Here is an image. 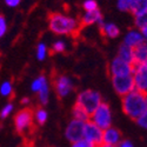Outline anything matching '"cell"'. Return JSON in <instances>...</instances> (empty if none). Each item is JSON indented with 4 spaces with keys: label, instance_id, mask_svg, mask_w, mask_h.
Here are the masks:
<instances>
[{
    "label": "cell",
    "instance_id": "cell-33",
    "mask_svg": "<svg viewBox=\"0 0 147 147\" xmlns=\"http://www.w3.org/2000/svg\"><path fill=\"white\" fill-rule=\"evenodd\" d=\"M118 147H133V145H132V142L129 140H124V141H121L119 144Z\"/></svg>",
    "mask_w": 147,
    "mask_h": 147
},
{
    "label": "cell",
    "instance_id": "cell-3",
    "mask_svg": "<svg viewBox=\"0 0 147 147\" xmlns=\"http://www.w3.org/2000/svg\"><path fill=\"white\" fill-rule=\"evenodd\" d=\"M76 104L80 105L82 108L86 109L90 115H92L95 112V109L102 104L101 95H100L99 92H96V91L85 90V91H82L78 94Z\"/></svg>",
    "mask_w": 147,
    "mask_h": 147
},
{
    "label": "cell",
    "instance_id": "cell-13",
    "mask_svg": "<svg viewBox=\"0 0 147 147\" xmlns=\"http://www.w3.org/2000/svg\"><path fill=\"white\" fill-rule=\"evenodd\" d=\"M121 132L115 127H109L104 131V144L117 146L121 141Z\"/></svg>",
    "mask_w": 147,
    "mask_h": 147
},
{
    "label": "cell",
    "instance_id": "cell-31",
    "mask_svg": "<svg viewBox=\"0 0 147 147\" xmlns=\"http://www.w3.org/2000/svg\"><path fill=\"white\" fill-rule=\"evenodd\" d=\"M136 122L140 126V127H142V128H145V129H147V112L146 113H144L138 120H136Z\"/></svg>",
    "mask_w": 147,
    "mask_h": 147
},
{
    "label": "cell",
    "instance_id": "cell-1",
    "mask_svg": "<svg viewBox=\"0 0 147 147\" xmlns=\"http://www.w3.org/2000/svg\"><path fill=\"white\" fill-rule=\"evenodd\" d=\"M122 111L124 113L133 119L138 120L144 113L147 112V94L134 90L121 99Z\"/></svg>",
    "mask_w": 147,
    "mask_h": 147
},
{
    "label": "cell",
    "instance_id": "cell-32",
    "mask_svg": "<svg viewBox=\"0 0 147 147\" xmlns=\"http://www.w3.org/2000/svg\"><path fill=\"white\" fill-rule=\"evenodd\" d=\"M21 0H5V4L8 6V7H17L19 6Z\"/></svg>",
    "mask_w": 147,
    "mask_h": 147
},
{
    "label": "cell",
    "instance_id": "cell-23",
    "mask_svg": "<svg viewBox=\"0 0 147 147\" xmlns=\"http://www.w3.org/2000/svg\"><path fill=\"white\" fill-rule=\"evenodd\" d=\"M38 96H39V101H40V104L42 106H45L48 102V96H50V88H48V84H46L45 86L39 91Z\"/></svg>",
    "mask_w": 147,
    "mask_h": 147
},
{
    "label": "cell",
    "instance_id": "cell-12",
    "mask_svg": "<svg viewBox=\"0 0 147 147\" xmlns=\"http://www.w3.org/2000/svg\"><path fill=\"white\" fill-rule=\"evenodd\" d=\"M80 25H81V28L85 27V26H90V25H93V24H104V18H102V14L100 9H96V11H93V12H86L81 18H80Z\"/></svg>",
    "mask_w": 147,
    "mask_h": 147
},
{
    "label": "cell",
    "instance_id": "cell-7",
    "mask_svg": "<svg viewBox=\"0 0 147 147\" xmlns=\"http://www.w3.org/2000/svg\"><path fill=\"white\" fill-rule=\"evenodd\" d=\"M111 81L114 91L120 96H125L136 90V82H134L133 74L124 77H113L111 78Z\"/></svg>",
    "mask_w": 147,
    "mask_h": 147
},
{
    "label": "cell",
    "instance_id": "cell-14",
    "mask_svg": "<svg viewBox=\"0 0 147 147\" xmlns=\"http://www.w3.org/2000/svg\"><path fill=\"white\" fill-rule=\"evenodd\" d=\"M146 41L145 38H144V35L141 33V31H138V30H133V31H129L126 36H125V39H124V44H126L127 46L134 48V47H137L138 45H140L141 42Z\"/></svg>",
    "mask_w": 147,
    "mask_h": 147
},
{
    "label": "cell",
    "instance_id": "cell-24",
    "mask_svg": "<svg viewBox=\"0 0 147 147\" xmlns=\"http://www.w3.org/2000/svg\"><path fill=\"white\" fill-rule=\"evenodd\" d=\"M0 93H1V95L4 96H7L9 98L12 95V93H13V88H12V84L9 81H5L1 84V87H0Z\"/></svg>",
    "mask_w": 147,
    "mask_h": 147
},
{
    "label": "cell",
    "instance_id": "cell-4",
    "mask_svg": "<svg viewBox=\"0 0 147 147\" xmlns=\"http://www.w3.org/2000/svg\"><path fill=\"white\" fill-rule=\"evenodd\" d=\"M34 111L26 107L22 108L14 117V127L17 133L20 136H26L33 129V121H34Z\"/></svg>",
    "mask_w": 147,
    "mask_h": 147
},
{
    "label": "cell",
    "instance_id": "cell-26",
    "mask_svg": "<svg viewBox=\"0 0 147 147\" xmlns=\"http://www.w3.org/2000/svg\"><path fill=\"white\" fill-rule=\"evenodd\" d=\"M46 55H47V47L45 44L40 42L38 47H36V58H38V60H44Z\"/></svg>",
    "mask_w": 147,
    "mask_h": 147
},
{
    "label": "cell",
    "instance_id": "cell-18",
    "mask_svg": "<svg viewBox=\"0 0 147 147\" xmlns=\"http://www.w3.org/2000/svg\"><path fill=\"white\" fill-rule=\"evenodd\" d=\"M72 114H73V119H77V120H80V121H84V122H87L91 119V115L87 113L86 109L82 108L78 104H76L74 106H73Z\"/></svg>",
    "mask_w": 147,
    "mask_h": 147
},
{
    "label": "cell",
    "instance_id": "cell-9",
    "mask_svg": "<svg viewBox=\"0 0 147 147\" xmlns=\"http://www.w3.org/2000/svg\"><path fill=\"white\" fill-rule=\"evenodd\" d=\"M84 139L92 142L95 146H99L104 144V129H101L98 125H95L94 122L91 120L86 122L85 125V136Z\"/></svg>",
    "mask_w": 147,
    "mask_h": 147
},
{
    "label": "cell",
    "instance_id": "cell-19",
    "mask_svg": "<svg viewBox=\"0 0 147 147\" xmlns=\"http://www.w3.org/2000/svg\"><path fill=\"white\" fill-rule=\"evenodd\" d=\"M139 0H118V8L122 12H131L133 13L137 7Z\"/></svg>",
    "mask_w": 147,
    "mask_h": 147
},
{
    "label": "cell",
    "instance_id": "cell-28",
    "mask_svg": "<svg viewBox=\"0 0 147 147\" xmlns=\"http://www.w3.org/2000/svg\"><path fill=\"white\" fill-rule=\"evenodd\" d=\"M12 111H13V105H12L11 102L7 104V105H5V106L3 107V109H1V113H0V115H1V119L7 118V117L12 113Z\"/></svg>",
    "mask_w": 147,
    "mask_h": 147
},
{
    "label": "cell",
    "instance_id": "cell-27",
    "mask_svg": "<svg viewBox=\"0 0 147 147\" xmlns=\"http://www.w3.org/2000/svg\"><path fill=\"white\" fill-rule=\"evenodd\" d=\"M65 48H66V45L64 41H55L52 46V51L55 52V53H63L65 51Z\"/></svg>",
    "mask_w": 147,
    "mask_h": 147
},
{
    "label": "cell",
    "instance_id": "cell-36",
    "mask_svg": "<svg viewBox=\"0 0 147 147\" xmlns=\"http://www.w3.org/2000/svg\"><path fill=\"white\" fill-rule=\"evenodd\" d=\"M96 147H118V146H113V145H106V144H101V145L96 146Z\"/></svg>",
    "mask_w": 147,
    "mask_h": 147
},
{
    "label": "cell",
    "instance_id": "cell-25",
    "mask_svg": "<svg viewBox=\"0 0 147 147\" xmlns=\"http://www.w3.org/2000/svg\"><path fill=\"white\" fill-rule=\"evenodd\" d=\"M82 7L86 12H93V11L99 9L98 8V3L95 0H85L82 3Z\"/></svg>",
    "mask_w": 147,
    "mask_h": 147
},
{
    "label": "cell",
    "instance_id": "cell-35",
    "mask_svg": "<svg viewBox=\"0 0 147 147\" xmlns=\"http://www.w3.org/2000/svg\"><path fill=\"white\" fill-rule=\"evenodd\" d=\"M141 33H142V35H144V38H145V40L147 41V28L142 30V31H141Z\"/></svg>",
    "mask_w": 147,
    "mask_h": 147
},
{
    "label": "cell",
    "instance_id": "cell-15",
    "mask_svg": "<svg viewBox=\"0 0 147 147\" xmlns=\"http://www.w3.org/2000/svg\"><path fill=\"white\" fill-rule=\"evenodd\" d=\"M145 63H147V41L134 47V65H141Z\"/></svg>",
    "mask_w": 147,
    "mask_h": 147
},
{
    "label": "cell",
    "instance_id": "cell-20",
    "mask_svg": "<svg viewBox=\"0 0 147 147\" xmlns=\"http://www.w3.org/2000/svg\"><path fill=\"white\" fill-rule=\"evenodd\" d=\"M134 22H136V27L139 31L147 28V12L138 14V16H134Z\"/></svg>",
    "mask_w": 147,
    "mask_h": 147
},
{
    "label": "cell",
    "instance_id": "cell-2",
    "mask_svg": "<svg viewBox=\"0 0 147 147\" xmlns=\"http://www.w3.org/2000/svg\"><path fill=\"white\" fill-rule=\"evenodd\" d=\"M48 27L54 34L74 35L81 30L80 21L61 13H51L48 16Z\"/></svg>",
    "mask_w": 147,
    "mask_h": 147
},
{
    "label": "cell",
    "instance_id": "cell-5",
    "mask_svg": "<svg viewBox=\"0 0 147 147\" xmlns=\"http://www.w3.org/2000/svg\"><path fill=\"white\" fill-rule=\"evenodd\" d=\"M91 121L98 125L101 129H107L112 125V112L108 104L102 102L91 115Z\"/></svg>",
    "mask_w": 147,
    "mask_h": 147
},
{
    "label": "cell",
    "instance_id": "cell-34",
    "mask_svg": "<svg viewBox=\"0 0 147 147\" xmlns=\"http://www.w3.org/2000/svg\"><path fill=\"white\" fill-rule=\"evenodd\" d=\"M30 102V99L28 98H24V99L21 100V105H27Z\"/></svg>",
    "mask_w": 147,
    "mask_h": 147
},
{
    "label": "cell",
    "instance_id": "cell-29",
    "mask_svg": "<svg viewBox=\"0 0 147 147\" xmlns=\"http://www.w3.org/2000/svg\"><path fill=\"white\" fill-rule=\"evenodd\" d=\"M72 147H96V146L93 145L92 142L87 141V140L82 139V140H80V141H77V142H74V144H72Z\"/></svg>",
    "mask_w": 147,
    "mask_h": 147
},
{
    "label": "cell",
    "instance_id": "cell-22",
    "mask_svg": "<svg viewBox=\"0 0 147 147\" xmlns=\"http://www.w3.org/2000/svg\"><path fill=\"white\" fill-rule=\"evenodd\" d=\"M47 84V80L44 76H40L39 78H36L35 80H33L32 85H31V88L33 92H36V93H39V91L45 86V85Z\"/></svg>",
    "mask_w": 147,
    "mask_h": 147
},
{
    "label": "cell",
    "instance_id": "cell-30",
    "mask_svg": "<svg viewBox=\"0 0 147 147\" xmlns=\"http://www.w3.org/2000/svg\"><path fill=\"white\" fill-rule=\"evenodd\" d=\"M6 31H7V22H6L5 17L1 16V17H0V35L4 36Z\"/></svg>",
    "mask_w": 147,
    "mask_h": 147
},
{
    "label": "cell",
    "instance_id": "cell-10",
    "mask_svg": "<svg viewBox=\"0 0 147 147\" xmlns=\"http://www.w3.org/2000/svg\"><path fill=\"white\" fill-rule=\"evenodd\" d=\"M133 78L136 82V90L147 94V63L134 65Z\"/></svg>",
    "mask_w": 147,
    "mask_h": 147
},
{
    "label": "cell",
    "instance_id": "cell-16",
    "mask_svg": "<svg viewBox=\"0 0 147 147\" xmlns=\"http://www.w3.org/2000/svg\"><path fill=\"white\" fill-rule=\"evenodd\" d=\"M100 31H101V34L104 36L108 39H114L120 34V30L118 28L117 25L112 22H104L100 25Z\"/></svg>",
    "mask_w": 147,
    "mask_h": 147
},
{
    "label": "cell",
    "instance_id": "cell-11",
    "mask_svg": "<svg viewBox=\"0 0 147 147\" xmlns=\"http://www.w3.org/2000/svg\"><path fill=\"white\" fill-rule=\"evenodd\" d=\"M53 87L59 98H65L73 91V84L67 76H57L53 79Z\"/></svg>",
    "mask_w": 147,
    "mask_h": 147
},
{
    "label": "cell",
    "instance_id": "cell-6",
    "mask_svg": "<svg viewBox=\"0 0 147 147\" xmlns=\"http://www.w3.org/2000/svg\"><path fill=\"white\" fill-rule=\"evenodd\" d=\"M108 72L111 78L113 77H124V76H132L134 72V65L129 64L127 61L122 60L118 55L111 61L108 65Z\"/></svg>",
    "mask_w": 147,
    "mask_h": 147
},
{
    "label": "cell",
    "instance_id": "cell-21",
    "mask_svg": "<svg viewBox=\"0 0 147 147\" xmlns=\"http://www.w3.org/2000/svg\"><path fill=\"white\" fill-rule=\"evenodd\" d=\"M34 119L36 121V124L38 125H44L46 120H47V112L46 109L42 108V107H39L36 108L34 111Z\"/></svg>",
    "mask_w": 147,
    "mask_h": 147
},
{
    "label": "cell",
    "instance_id": "cell-8",
    "mask_svg": "<svg viewBox=\"0 0 147 147\" xmlns=\"http://www.w3.org/2000/svg\"><path fill=\"white\" fill-rule=\"evenodd\" d=\"M85 125H86V122L84 121H80L77 119L71 120L65 129L66 139L72 144L82 140L85 136Z\"/></svg>",
    "mask_w": 147,
    "mask_h": 147
},
{
    "label": "cell",
    "instance_id": "cell-17",
    "mask_svg": "<svg viewBox=\"0 0 147 147\" xmlns=\"http://www.w3.org/2000/svg\"><path fill=\"white\" fill-rule=\"evenodd\" d=\"M118 57L121 58L122 60L127 61L129 64L134 65V48L127 46L126 44L122 42L119 47V51H118Z\"/></svg>",
    "mask_w": 147,
    "mask_h": 147
}]
</instances>
